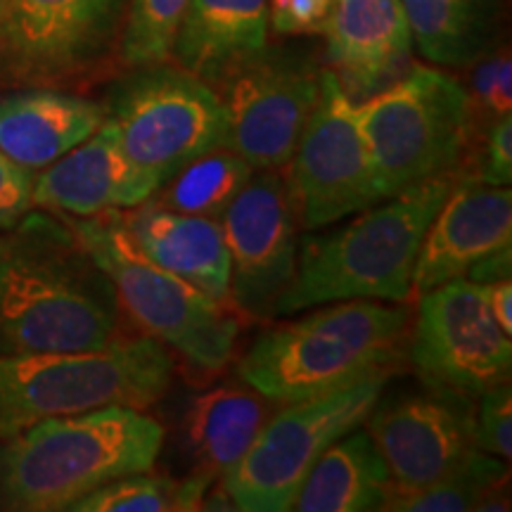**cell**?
<instances>
[{"mask_svg": "<svg viewBox=\"0 0 512 512\" xmlns=\"http://www.w3.org/2000/svg\"><path fill=\"white\" fill-rule=\"evenodd\" d=\"M112 280L60 214H27L0 242V356L91 351L121 335Z\"/></svg>", "mask_w": 512, "mask_h": 512, "instance_id": "6da1fadb", "label": "cell"}, {"mask_svg": "<svg viewBox=\"0 0 512 512\" xmlns=\"http://www.w3.org/2000/svg\"><path fill=\"white\" fill-rule=\"evenodd\" d=\"M162 425L136 408L57 415L0 439V508L69 510L114 479L152 470Z\"/></svg>", "mask_w": 512, "mask_h": 512, "instance_id": "7a4b0ae2", "label": "cell"}, {"mask_svg": "<svg viewBox=\"0 0 512 512\" xmlns=\"http://www.w3.org/2000/svg\"><path fill=\"white\" fill-rule=\"evenodd\" d=\"M406 304L344 299L264 332L240 358V380L273 403H294L394 373L408 354Z\"/></svg>", "mask_w": 512, "mask_h": 512, "instance_id": "3957f363", "label": "cell"}, {"mask_svg": "<svg viewBox=\"0 0 512 512\" xmlns=\"http://www.w3.org/2000/svg\"><path fill=\"white\" fill-rule=\"evenodd\" d=\"M456 181L458 171L427 178L358 211L347 226L309 235L297 249V271L275 316L344 299L406 304L420 242Z\"/></svg>", "mask_w": 512, "mask_h": 512, "instance_id": "277c9868", "label": "cell"}, {"mask_svg": "<svg viewBox=\"0 0 512 512\" xmlns=\"http://www.w3.org/2000/svg\"><path fill=\"white\" fill-rule=\"evenodd\" d=\"M174 370V354L150 335H119L91 351L0 356V439L57 415L145 411L166 394Z\"/></svg>", "mask_w": 512, "mask_h": 512, "instance_id": "5b68a950", "label": "cell"}, {"mask_svg": "<svg viewBox=\"0 0 512 512\" xmlns=\"http://www.w3.org/2000/svg\"><path fill=\"white\" fill-rule=\"evenodd\" d=\"M62 219L112 280L121 311L143 335L155 337L197 373L214 375L233 361L240 335L235 311L140 254L121 230L117 209L88 219Z\"/></svg>", "mask_w": 512, "mask_h": 512, "instance_id": "8992f818", "label": "cell"}, {"mask_svg": "<svg viewBox=\"0 0 512 512\" xmlns=\"http://www.w3.org/2000/svg\"><path fill=\"white\" fill-rule=\"evenodd\" d=\"M356 117L382 200L456 171L475 128L467 88L434 67H415L356 102Z\"/></svg>", "mask_w": 512, "mask_h": 512, "instance_id": "52a82bcc", "label": "cell"}, {"mask_svg": "<svg viewBox=\"0 0 512 512\" xmlns=\"http://www.w3.org/2000/svg\"><path fill=\"white\" fill-rule=\"evenodd\" d=\"M392 373L285 403L256 434L247 453L221 477L235 510L287 512L313 463L339 437L361 427L384 394Z\"/></svg>", "mask_w": 512, "mask_h": 512, "instance_id": "ba28073f", "label": "cell"}, {"mask_svg": "<svg viewBox=\"0 0 512 512\" xmlns=\"http://www.w3.org/2000/svg\"><path fill=\"white\" fill-rule=\"evenodd\" d=\"M105 117L117 126L126 157L157 190L185 164L228 145L219 91L169 64L136 69L121 81Z\"/></svg>", "mask_w": 512, "mask_h": 512, "instance_id": "9c48e42d", "label": "cell"}, {"mask_svg": "<svg viewBox=\"0 0 512 512\" xmlns=\"http://www.w3.org/2000/svg\"><path fill=\"white\" fill-rule=\"evenodd\" d=\"M287 188L297 221L318 230L382 202L356 102L332 69L320 72V93L287 162Z\"/></svg>", "mask_w": 512, "mask_h": 512, "instance_id": "30bf717a", "label": "cell"}, {"mask_svg": "<svg viewBox=\"0 0 512 512\" xmlns=\"http://www.w3.org/2000/svg\"><path fill=\"white\" fill-rule=\"evenodd\" d=\"M510 339L491 316L484 287L460 278L420 294L406 356L425 387L475 401L510 380Z\"/></svg>", "mask_w": 512, "mask_h": 512, "instance_id": "8fae6325", "label": "cell"}, {"mask_svg": "<svg viewBox=\"0 0 512 512\" xmlns=\"http://www.w3.org/2000/svg\"><path fill=\"white\" fill-rule=\"evenodd\" d=\"M320 72L306 50L264 48L223 79L228 147L252 169H285L320 93Z\"/></svg>", "mask_w": 512, "mask_h": 512, "instance_id": "7c38bea8", "label": "cell"}, {"mask_svg": "<svg viewBox=\"0 0 512 512\" xmlns=\"http://www.w3.org/2000/svg\"><path fill=\"white\" fill-rule=\"evenodd\" d=\"M363 425L392 482L403 486L434 484L501 460L477 444L472 399L444 389L380 396Z\"/></svg>", "mask_w": 512, "mask_h": 512, "instance_id": "4fadbf2b", "label": "cell"}, {"mask_svg": "<svg viewBox=\"0 0 512 512\" xmlns=\"http://www.w3.org/2000/svg\"><path fill=\"white\" fill-rule=\"evenodd\" d=\"M128 0H3L0 72L27 86L93 67L124 22Z\"/></svg>", "mask_w": 512, "mask_h": 512, "instance_id": "5bb4252c", "label": "cell"}, {"mask_svg": "<svg viewBox=\"0 0 512 512\" xmlns=\"http://www.w3.org/2000/svg\"><path fill=\"white\" fill-rule=\"evenodd\" d=\"M230 259V306L271 320L297 271V214L285 176L256 169L221 216Z\"/></svg>", "mask_w": 512, "mask_h": 512, "instance_id": "9a60e30c", "label": "cell"}, {"mask_svg": "<svg viewBox=\"0 0 512 512\" xmlns=\"http://www.w3.org/2000/svg\"><path fill=\"white\" fill-rule=\"evenodd\" d=\"M512 245L510 185L479 183L477 178L456 181L441 204L413 266L411 297L465 278L484 256Z\"/></svg>", "mask_w": 512, "mask_h": 512, "instance_id": "2e32d148", "label": "cell"}, {"mask_svg": "<svg viewBox=\"0 0 512 512\" xmlns=\"http://www.w3.org/2000/svg\"><path fill=\"white\" fill-rule=\"evenodd\" d=\"M155 192L126 157L117 126L107 117L81 145L34 176V207L74 219L131 209Z\"/></svg>", "mask_w": 512, "mask_h": 512, "instance_id": "e0dca14e", "label": "cell"}, {"mask_svg": "<svg viewBox=\"0 0 512 512\" xmlns=\"http://www.w3.org/2000/svg\"><path fill=\"white\" fill-rule=\"evenodd\" d=\"M126 238L164 271L230 306V259L221 221L166 209L155 197L131 209H117Z\"/></svg>", "mask_w": 512, "mask_h": 512, "instance_id": "ac0fdd59", "label": "cell"}, {"mask_svg": "<svg viewBox=\"0 0 512 512\" xmlns=\"http://www.w3.org/2000/svg\"><path fill=\"white\" fill-rule=\"evenodd\" d=\"M323 34L332 72L351 100L387 86L413 50L399 0H335Z\"/></svg>", "mask_w": 512, "mask_h": 512, "instance_id": "d6986e66", "label": "cell"}, {"mask_svg": "<svg viewBox=\"0 0 512 512\" xmlns=\"http://www.w3.org/2000/svg\"><path fill=\"white\" fill-rule=\"evenodd\" d=\"M105 121V107L48 86L0 98V150L29 171H41L81 145Z\"/></svg>", "mask_w": 512, "mask_h": 512, "instance_id": "ffe728a7", "label": "cell"}, {"mask_svg": "<svg viewBox=\"0 0 512 512\" xmlns=\"http://www.w3.org/2000/svg\"><path fill=\"white\" fill-rule=\"evenodd\" d=\"M268 0H190L171 60L207 83L268 46Z\"/></svg>", "mask_w": 512, "mask_h": 512, "instance_id": "44dd1931", "label": "cell"}, {"mask_svg": "<svg viewBox=\"0 0 512 512\" xmlns=\"http://www.w3.org/2000/svg\"><path fill=\"white\" fill-rule=\"evenodd\" d=\"M392 475L366 430H351L320 453L294 496L297 512L382 510Z\"/></svg>", "mask_w": 512, "mask_h": 512, "instance_id": "7402d4cb", "label": "cell"}, {"mask_svg": "<svg viewBox=\"0 0 512 512\" xmlns=\"http://www.w3.org/2000/svg\"><path fill=\"white\" fill-rule=\"evenodd\" d=\"M266 396L238 387H216L197 394L185 415V439L195 472L223 477L252 446L271 418Z\"/></svg>", "mask_w": 512, "mask_h": 512, "instance_id": "603a6c76", "label": "cell"}, {"mask_svg": "<svg viewBox=\"0 0 512 512\" xmlns=\"http://www.w3.org/2000/svg\"><path fill=\"white\" fill-rule=\"evenodd\" d=\"M422 57L465 67L489 53L498 34V0H399Z\"/></svg>", "mask_w": 512, "mask_h": 512, "instance_id": "cb8c5ba5", "label": "cell"}, {"mask_svg": "<svg viewBox=\"0 0 512 512\" xmlns=\"http://www.w3.org/2000/svg\"><path fill=\"white\" fill-rule=\"evenodd\" d=\"M252 174L254 169L238 152L221 145L185 164L152 197L166 209L221 221Z\"/></svg>", "mask_w": 512, "mask_h": 512, "instance_id": "d4e9b609", "label": "cell"}, {"mask_svg": "<svg viewBox=\"0 0 512 512\" xmlns=\"http://www.w3.org/2000/svg\"><path fill=\"white\" fill-rule=\"evenodd\" d=\"M214 477L192 472L185 479L136 472L114 479L76 501L72 512H188L200 510Z\"/></svg>", "mask_w": 512, "mask_h": 512, "instance_id": "484cf974", "label": "cell"}, {"mask_svg": "<svg viewBox=\"0 0 512 512\" xmlns=\"http://www.w3.org/2000/svg\"><path fill=\"white\" fill-rule=\"evenodd\" d=\"M190 0H128L119 57L126 67L143 69L171 62V50Z\"/></svg>", "mask_w": 512, "mask_h": 512, "instance_id": "4316f807", "label": "cell"}, {"mask_svg": "<svg viewBox=\"0 0 512 512\" xmlns=\"http://www.w3.org/2000/svg\"><path fill=\"white\" fill-rule=\"evenodd\" d=\"M508 482V463L496 460L482 470L441 479L425 486H403L392 482L387 489L382 510L392 512H465L477 510L491 489Z\"/></svg>", "mask_w": 512, "mask_h": 512, "instance_id": "83f0119b", "label": "cell"}, {"mask_svg": "<svg viewBox=\"0 0 512 512\" xmlns=\"http://www.w3.org/2000/svg\"><path fill=\"white\" fill-rule=\"evenodd\" d=\"M472 72L470 102L472 110L484 112L486 117L501 119L512 112V62L508 50L484 53Z\"/></svg>", "mask_w": 512, "mask_h": 512, "instance_id": "f1b7e54d", "label": "cell"}, {"mask_svg": "<svg viewBox=\"0 0 512 512\" xmlns=\"http://www.w3.org/2000/svg\"><path fill=\"white\" fill-rule=\"evenodd\" d=\"M475 430L477 444L482 451L498 456L505 463L512 458V392L510 384L486 389L477 396Z\"/></svg>", "mask_w": 512, "mask_h": 512, "instance_id": "f546056e", "label": "cell"}, {"mask_svg": "<svg viewBox=\"0 0 512 512\" xmlns=\"http://www.w3.org/2000/svg\"><path fill=\"white\" fill-rule=\"evenodd\" d=\"M34 207V171L0 150V230L15 228Z\"/></svg>", "mask_w": 512, "mask_h": 512, "instance_id": "4dcf8cb0", "label": "cell"}, {"mask_svg": "<svg viewBox=\"0 0 512 512\" xmlns=\"http://www.w3.org/2000/svg\"><path fill=\"white\" fill-rule=\"evenodd\" d=\"M335 0H268V22L283 36L323 34Z\"/></svg>", "mask_w": 512, "mask_h": 512, "instance_id": "1f68e13d", "label": "cell"}, {"mask_svg": "<svg viewBox=\"0 0 512 512\" xmlns=\"http://www.w3.org/2000/svg\"><path fill=\"white\" fill-rule=\"evenodd\" d=\"M479 183L501 185L512 183V117L496 119L489 128L486 136V150H484V164L477 176Z\"/></svg>", "mask_w": 512, "mask_h": 512, "instance_id": "d6a6232c", "label": "cell"}, {"mask_svg": "<svg viewBox=\"0 0 512 512\" xmlns=\"http://www.w3.org/2000/svg\"><path fill=\"white\" fill-rule=\"evenodd\" d=\"M484 297L489 304V311L505 335L512 337V280H496V283H486Z\"/></svg>", "mask_w": 512, "mask_h": 512, "instance_id": "836d02e7", "label": "cell"}, {"mask_svg": "<svg viewBox=\"0 0 512 512\" xmlns=\"http://www.w3.org/2000/svg\"><path fill=\"white\" fill-rule=\"evenodd\" d=\"M512 271V245L498 249V252L484 256L482 261H477L465 275V280H472L477 285L496 283V280L510 278Z\"/></svg>", "mask_w": 512, "mask_h": 512, "instance_id": "e575fe53", "label": "cell"}, {"mask_svg": "<svg viewBox=\"0 0 512 512\" xmlns=\"http://www.w3.org/2000/svg\"><path fill=\"white\" fill-rule=\"evenodd\" d=\"M0 242H3V235H0Z\"/></svg>", "mask_w": 512, "mask_h": 512, "instance_id": "d590c367", "label": "cell"}, {"mask_svg": "<svg viewBox=\"0 0 512 512\" xmlns=\"http://www.w3.org/2000/svg\"><path fill=\"white\" fill-rule=\"evenodd\" d=\"M0 5H3V0H0Z\"/></svg>", "mask_w": 512, "mask_h": 512, "instance_id": "8d00e7d4", "label": "cell"}]
</instances>
